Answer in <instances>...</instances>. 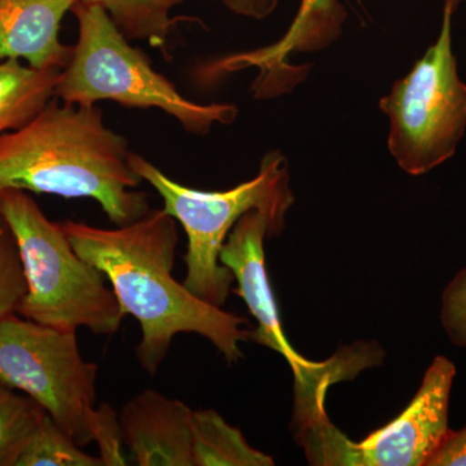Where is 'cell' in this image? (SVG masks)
I'll use <instances>...</instances> for the list:
<instances>
[{
  "instance_id": "cell-2",
  "label": "cell",
  "mask_w": 466,
  "mask_h": 466,
  "mask_svg": "<svg viewBox=\"0 0 466 466\" xmlns=\"http://www.w3.org/2000/svg\"><path fill=\"white\" fill-rule=\"evenodd\" d=\"M130 155L100 108L54 97L29 124L0 135V189L92 198L110 222L126 226L150 210L148 196L135 191L143 180Z\"/></svg>"
},
{
  "instance_id": "cell-3",
  "label": "cell",
  "mask_w": 466,
  "mask_h": 466,
  "mask_svg": "<svg viewBox=\"0 0 466 466\" xmlns=\"http://www.w3.org/2000/svg\"><path fill=\"white\" fill-rule=\"evenodd\" d=\"M96 377V364L79 352L76 330L18 314L0 321V382L36 401L79 447L96 441L104 465H126L118 413L106 403L95 407Z\"/></svg>"
},
{
  "instance_id": "cell-17",
  "label": "cell",
  "mask_w": 466,
  "mask_h": 466,
  "mask_svg": "<svg viewBox=\"0 0 466 466\" xmlns=\"http://www.w3.org/2000/svg\"><path fill=\"white\" fill-rule=\"evenodd\" d=\"M16 466H106L100 456L81 450L66 431L51 419L43 417Z\"/></svg>"
},
{
  "instance_id": "cell-19",
  "label": "cell",
  "mask_w": 466,
  "mask_h": 466,
  "mask_svg": "<svg viewBox=\"0 0 466 466\" xmlns=\"http://www.w3.org/2000/svg\"><path fill=\"white\" fill-rule=\"evenodd\" d=\"M441 320L451 341L466 349V267L443 291Z\"/></svg>"
},
{
  "instance_id": "cell-13",
  "label": "cell",
  "mask_w": 466,
  "mask_h": 466,
  "mask_svg": "<svg viewBox=\"0 0 466 466\" xmlns=\"http://www.w3.org/2000/svg\"><path fill=\"white\" fill-rule=\"evenodd\" d=\"M61 70L0 61V135L24 127L54 99Z\"/></svg>"
},
{
  "instance_id": "cell-14",
  "label": "cell",
  "mask_w": 466,
  "mask_h": 466,
  "mask_svg": "<svg viewBox=\"0 0 466 466\" xmlns=\"http://www.w3.org/2000/svg\"><path fill=\"white\" fill-rule=\"evenodd\" d=\"M193 466H272L271 456L254 449L240 429L213 410L192 412Z\"/></svg>"
},
{
  "instance_id": "cell-8",
  "label": "cell",
  "mask_w": 466,
  "mask_h": 466,
  "mask_svg": "<svg viewBox=\"0 0 466 466\" xmlns=\"http://www.w3.org/2000/svg\"><path fill=\"white\" fill-rule=\"evenodd\" d=\"M272 236L268 219L259 211L244 214L229 232L220 250L223 266L231 269L238 288L235 290L247 303L257 327L249 341L283 355L294 373V404L314 406L325 400L333 383L354 380L360 370L372 367L373 357L363 342L339 349L328 360H309L288 341L266 269L265 241Z\"/></svg>"
},
{
  "instance_id": "cell-6",
  "label": "cell",
  "mask_w": 466,
  "mask_h": 466,
  "mask_svg": "<svg viewBox=\"0 0 466 466\" xmlns=\"http://www.w3.org/2000/svg\"><path fill=\"white\" fill-rule=\"evenodd\" d=\"M78 41L61 70L55 97L70 106H92L112 100L126 108L159 109L186 131L205 135L214 125H231L238 109L233 104H202L187 99L174 84L153 69L149 58L116 29L97 5L76 2Z\"/></svg>"
},
{
  "instance_id": "cell-1",
  "label": "cell",
  "mask_w": 466,
  "mask_h": 466,
  "mask_svg": "<svg viewBox=\"0 0 466 466\" xmlns=\"http://www.w3.org/2000/svg\"><path fill=\"white\" fill-rule=\"evenodd\" d=\"M63 227L78 256L108 279L125 317L139 321L137 357L150 375L179 333L200 334L228 363L244 357L240 343L249 341L250 333L244 328L247 319L198 299L171 274L179 233L177 220L164 208L112 229L73 220Z\"/></svg>"
},
{
  "instance_id": "cell-10",
  "label": "cell",
  "mask_w": 466,
  "mask_h": 466,
  "mask_svg": "<svg viewBox=\"0 0 466 466\" xmlns=\"http://www.w3.org/2000/svg\"><path fill=\"white\" fill-rule=\"evenodd\" d=\"M464 0H444L453 11ZM345 8L339 0H302L288 32L278 42L244 54L232 55L210 66L208 76L256 67L259 70L253 84L256 97H269L281 92L285 81L283 73H289L288 66L294 52L323 50L339 38L345 21Z\"/></svg>"
},
{
  "instance_id": "cell-16",
  "label": "cell",
  "mask_w": 466,
  "mask_h": 466,
  "mask_svg": "<svg viewBox=\"0 0 466 466\" xmlns=\"http://www.w3.org/2000/svg\"><path fill=\"white\" fill-rule=\"evenodd\" d=\"M47 415L27 395L0 382V466H16L35 429Z\"/></svg>"
},
{
  "instance_id": "cell-21",
  "label": "cell",
  "mask_w": 466,
  "mask_h": 466,
  "mask_svg": "<svg viewBox=\"0 0 466 466\" xmlns=\"http://www.w3.org/2000/svg\"><path fill=\"white\" fill-rule=\"evenodd\" d=\"M236 16L265 20L279 7L280 0H220Z\"/></svg>"
},
{
  "instance_id": "cell-7",
  "label": "cell",
  "mask_w": 466,
  "mask_h": 466,
  "mask_svg": "<svg viewBox=\"0 0 466 466\" xmlns=\"http://www.w3.org/2000/svg\"><path fill=\"white\" fill-rule=\"evenodd\" d=\"M444 5L440 35L380 100L388 149L404 173L420 177L449 161L466 133V85L452 50V15Z\"/></svg>"
},
{
  "instance_id": "cell-12",
  "label": "cell",
  "mask_w": 466,
  "mask_h": 466,
  "mask_svg": "<svg viewBox=\"0 0 466 466\" xmlns=\"http://www.w3.org/2000/svg\"><path fill=\"white\" fill-rule=\"evenodd\" d=\"M76 0H0V61L64 69L73 46L60 41L61 21Z\"/></svg>"
},
{
  "instance_id": "cell-18",
  "label": "cell",
  "mask_w": 466,
  "mask_h": 466,
  "mask_svg": "<svg viewBox=\"0 0 466 466\" xmlns=\"http://www.w3.org/2000/svg\"><path fill=\"white\" fill-rule=\"evenodd\" d=\"M27 291L23 262L8 223L0 214V321L17 314Z\"/></svg>"
},
{
  "instance_id": "cell-4",
  "label": "cell",
  "mask_w": 466,
  "mask_h": 466,
  "mask_svg": "<svg viewBox=\"0 0 466 466\" xmlns=\"http://www.w3.org/2000/svg\"><path fill=\"white\" fill-rule=\"evenodd\" d=\"M131 167L164 200V210L182 225L188 238L183 284L198 299L223 308L235 278L219 259L229 232L244 214L259 211L268 219L272 236L281 235L285 217L294 204L288 159L280 150L267 153L253 179L223 192L182 186L148 159L131 152Z\"/></svg>"
},
{
  "instance_id": "cell-11",
  "label": "cell",
  "mask_w": 466,
  "mask_h": 466,
  "mask_svg": "<svg viewBox=\"0 0 466 466\" xmlns=\"http://www.w3.org/2000/svg\"><path fill=\"white\" fill-rule=\"evenodd\" d=\"M192 412L182 400L147 389L118 413L122 443L139 466H193Z\"/></svg>"
},
{
  "instance_id": "cell-5",
  "label": "cell",
  "mask_w": 466,
  "mask_h": 466,
  "mask_svg": "<svg viewBox=\"0 0 466 466\" xmlns=\"http://www.w3.org/2000/svg\"><path fill=\"white\" fill-rule=\"evenodd\" d=\"M0 214L16 238L25 275L27 291L17 314L61 330L116 333L125 314L115 290L97 267L78 256L63 223L48 219L21 189H0Z\"/></svg>"
},
{
  "instance_id": "cell-15",
  "label": "cell",
  "mask_w": 466,
  "mask_h": 466,
  "mask_svg": "<svg viewBox=\"0 0 466 466\" xmlns=\"http://www.w3.org/2000/svg\"><path fill=\"white\" fill-rule=\"evenodd\" d=\"M97 5L128 41H148L152 47L167 54V38L177 21L184 17L170 16L171 9L186 0H76Z\"/></svg>"
},
{
  "instance_id": "cell-9",
  "label": "cell",
  "mask_w": 466,
  "mask_h": 466,
  "mask_svg": "<svg viewBox=\"0 0 466 466\" xmlns=\"http://www.w3.org/2000/svg\"><path fill=\"white\" fill-rule=\"evenodd\" d=\"M456 367L434 358L406 410L360 441H350L327 412L293 429L309 464L321 466H426L450 431V395Z\"/></svg>"
},
{
  "instance_id": "cell-20",
  "label": "cell",
  "mask_w": 466,
  "mask_h": 466,
  "mask_svg": "<svg viewBox=\"0 0 466 466\" xmlns=\"http://www.w3.org/2000/svg\"><path fill=\"white\" fill-rule=\"evenodd\" d=\"M426 466H466V426L444 437Z\"/></svg>"
}]
</instances>
